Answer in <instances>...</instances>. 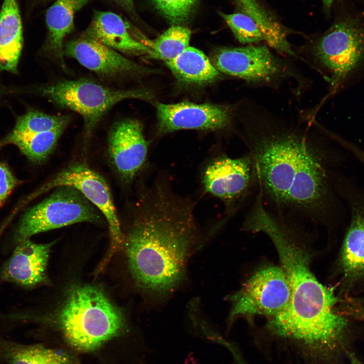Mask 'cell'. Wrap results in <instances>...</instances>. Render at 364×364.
Returning <instances> with one entry per match:
<instances>
[{"label":"cell","instance_id":"obj_1","mask_svg":"<svg viewBox=\"0 0 364 364\" xmlns=\"http://www.w3.org/2000/svg\"><path fill=\"white\" fill-rule=\"evenodd\" d=\"M244 142L268 209L322 224L339 214L333 150L310 133L264 124L247 125Z\"/></svg>","mask_w":364,"mask_h":364},{"label":"cell","instance_id":"obj_2","mask_svg":"<svg viewBox=\"0 0 364 364\" xmlns=\"http://www.w3.org/2000/svg\"><path fill=\"white\" fill-rule=\"evenodd\" d=\"M292 221L265 209L251 222L253 233L266 235L278 252L290 288L289 303L269 318L275 335L315 351L331 350L348 330L346 316L339 312L334 289L324 286L312 273L308 254L299 243Z\"/></svg>","mask_w":364,"mask_h":364},{"label":"cell","instance_id":"obj_3","mask_svg":"<svg viewBox=\"0 0 364 364\" xmlns=\"http://www.w3.org/2000/svg\"><path fill=\"white\" fill-rule=\"evenodd\" d=\"M125 242L135 284L150 295L178 287L197 237L194 207L163 186L150 190Z\"/></svg>","mask_w":364,"mask_h":364},{"label":"cell","instance_id":"obj_4","mask_svg":"<svg viewBox=\"0 0 364 364\" xmlns=\"http://www.w3.org/2000/svg\"><path fill=\"white\" fill-rule=\"evenodd\" d=\"M66 341L75 350L90 352L118 335L125 321L101 289L84 285L69 292L58 315Z\"/></svg>","mask_w":364,"mask_h":364},{"label":"cell","instance_id":"obj_5","mask_svg":"<svg viewBox=\"0 0 364 364\" xmlns=\"http://www.w3.org/2000/svg\"><path fill=\"white\" fill-rule=\"evenodd\" d=\"M41 93L56 105L82 116L85 143L100 120L117 103L128 99L150 101L153 98L147 89H113L82 79L53 83L43 87Z\"/></svg>","mask_w":364,"mask_h":364},{"label":"cell","instance_id":"obj_6","mask_svg":"<svg viewBox=\"0 0 364 364\" xmlns=\"http://www.w3.org/2000/svg\"><path fill=\"white\" fill-rule=\"evenodd\" d=\"M94 206L72 187L56 188L25 212L15 231L13 243L15 246L35 234L75 223H101L102 214Z\"/></svg>","mask_w":364,"mask_h":364},{"label":"cell","instance_id":"obj_7","mask_svg":"<svg viewBox=\"0 0 364 364\" xmlns=\"http://www.w3.org/2000/svg\"><path fill=\"white\" fill-rule=\"evenodd\" d=\"M291 292L282 267L268 266L253 274L231 298L230 319L240 315H264L268 318L288 306Z\"/></svg>","mask_w":364,"mask_h":364},{"label":"cell","instance_id":"obj_8","mask_svg":"<svg viewBox=\"0 0 364 364\" xmlns=\"http://www.w3.org/2000/svg\"><path fill=\"white\" fill-rule=\"evenodd\" d=\"M201 178L206 192L220 199L229 214L257 188L253 160L247 152L238 158H215L205 167Z\"/></svg>","mask_w":364,"mask_h":364},{"label":"cell","instance_id":"obj_9","mask_svg":"<svg viewBox=\"0 0 364 364\" xmlns=\"http://www.w3.org/2000/svg\"><path fill=\"white\" fill-rule=\"evenodd\" d=\"M314 55L335 82L343 80L364 59V28L354 19L336 23L316 43Z\"/></svg>","mask_w":364,"mask_h":364},{"label":"cell","instance_id":"obj_10","mask_svg":"<svg viewBox=\"0 0 364 364\" xmlns=\"http://www.w3.org/2000/svg\"><path fill=\"white\" fill-rule=\"evenodd\" d=\"M62 186H70L79 190L102 213L108 224L112 252L123 245V235L111 191L101 175L84 164H73L58 172L33 196Z\"/></svg>","mask_w":364,"mask_h":364},{"label":"cell","instance_id":"obj_11","mask_svg":"<svg viewBox=\"0 0 364 364\" xmlns=\"http://www.w3.org/2000/svg\"><path fill=\"white\" fill-rule=\"evenodd\" d=\"M335 187L348 203L350 212L338 264L345 288L352 289L364 283V192L340 176Z\"/></svg>","mask_w":364,"mask_h":364},{"label":"cell","instance_id":"obj_12","mask_svg":"<svg viewBox=\"0 0 364 364\" xmlns=\"http://www.w3.org/2000/svg\"><path fill=\"white\" fill-rule=\"evenodd\" d=\"M219 71L251 83H268L284 72L281 61L265 46L223 48L212 57Z\"/></svg>","mask_w":364,"mask_h":364},{"label":"cell","instance_id":"obj_13","mask_svg":"<svg viewBox=\"0 0 364 364\" xmlns=\"http://www.w3.org/2000/svg\"><path fill=\"white\" fill-rule=\"evenodd\" d=\"M231 115L227 107L211 104L184 101L157 106L158 129L162 134L181 129H222L230 125Z\"/></svg>","mask_w":364,"mask_h":364},{"label":"cell","instance_id":"obj_14","mask_svg":"<svg viewBox=\"0 0 364 364\" xmlns=\"http://www.w3.org/2000/svg\"><path fill=\"white\" fill-rule=\"evenodd\" d=\"M64 52L65 56L75 59L86 68L104 78L154 72L84 34L68 42Z\"/></svg>","mask_w":364,"mask_h":364},{"label":"cell","instance_id":"obj_15","mask_svg":"<svg viewBox=\"0 0 364 364\" xmlns=\"http://www.w3.org/2000/svg\"><path fill=\"white\" fill-rule=\"evenodd\" d=\"M108 155L114 169L126 182L131 181L145 165L148 143L143 126L136 120L116 122L108 137Z\"/></svg>","mask_w":364,"mask_h":364},{"label":"cell","instance_id":"obj_16","mask_svg":"<svg viewBox=\"0 0 364 364\" xmlns=\"http://www.w3.org/2000/svg\"><path fill=\"white\" fill-rule=\"evenodd\" d=\"M53 244H37L29 239L16 244L12 254L0 268V281L24 288L44 283Z\"/></svg>","mask_w":364,"mask_h":364},{"label":"cell","instance_id":"obj_17","mask_svg":"<svg viewBox=\"0 0 364 364\" xmlns=\"http://www.w3.org/2000/svg\"><path fill=\"white\" fill-rule=\"evenodd\" d=\"M129 24L119 15L112 12H98L84 35L111 48L125 54L140 55L152 54L151 49L136 39Z\"/></svg>","mask_w":364,"mask_h":364},{"label":"cell","instance_id":"obj_18","mask_svg":"<svg viewBox=\"0 0 364 364\" xmlns=\"http://www.w3.org/2000/svg\"><path fill=\"white\" fill-rule=\"evenodd\" d=\"M23 45L18 0H3L0 10V70L15 72Z\"/></svg>","mask_w":364,"mask_h":364},{"label":"cell","instance_id":"obj_19","mask_svg":"<svg viewBox=\"0 0 364 364\" xmlns=\"http://www.w3.org/2000/svg\"><path fill=\"white\" fill-rule=\"evenodd\" d=\"M0 364H80L69 352L28 344L0 335Z\"/></svg>","mask_w":364,"mask_h":364},{"label":"cell","instance_id":"obj_20","mask_svg":"<svg viewBox=\"0 0 364 364\" xmlns=\"http://www.w3.org/2000/svg\"><path fill=\"white\" fill-rule=\"evenodd\" d=\"M89 0H56L46 15L48 30L47 49L64 67V40L74 27L75 13Z\"/></svg>","mask_w":364,"mask_h":364},{"label":"cell","instance_id":"obj_21","mask_svg":"<svg viewBox=\"0 0 364 364\" xmlns=\"http://www.w3.org/2000/svg\"><path fill=\"white\" fill-rule=\"evenodd\" d=\"M165 63L175 77L185 83L206 84L219 75V72L201 51L190 46Z\"/></svg>","mask_w":364,"mask_h":364},{"label":"cell","instance_id":"obj_22","mask_svg":"<svg viewBox=\"0 0 364 364\" xmlns=\"http://www.w3.org/2000/svg\"><path fill=\"white\" fill-rule=\"evenodd\" d=\"M235 2L240 12L255 22L262 32L264 41L270 47L286 55H295L288 40L286 29L257 0H235Z\"/></svg>","mask_w":364,"mask_h":364},{"label":"cell","instance_id":"obj_23","mask_svg":"<svg viewBox=\"0 0 364 364\" xmlns=\"http://www.w3.org/2000/svg\"><path fill=\"white\" fill-rule=\"evenodd\" d=\"M65 129L61 128L35 133L12 131L0 143V147L12 144L17 146L30 160L44 161L55 149Z\"/></svg>","mask_w":364,"mask_h":364},{"label":"cell","instance_id":"obj_24","mask_svg":"<svg viewBox=\"0 0 364 364\" xmlns=\"http://www.w3.org/2000/svg\"><path fill=\"white\" fill-rule=\"evenodd\" d=\"M191 34L188 28L171 26L152 43L151 56L165 62L172 60L189 47Z\"/></svg>","mask_w":364,"mask_h":364},{"label":"cell","instance_id":"obj_25","mask_svg":"<svg viewBox=\"0 0 364 364\" xmlns=\"http://www.w3.org/2000/svg\"><path fill=\"white\" fill-rule=\"evenodd\" d=\"M69 121V117L67 116L51 115L37 111H29L18 118L12 131L35 133L65 129Z\"/></svg>","mask_w":364,"mask_h":364},{"label":"cell","instance_id":"obj_26","mask_svg":"<svg viewBox=\"0 0 364 364\" xmlns=\"http://www.w3.org/2000/svg\"><path fill=\"white\" fill-rule=\"evenodd\" d=\"M219 14L241 43L251 44L264 41L261 30L247 15L240 12L232 14L220 12Z\"/></svg>","mask_w":364,"mask_h":364},{"label":"cell","instance_id":"obj_27","mask_svg":"<svg viewBox=\"0 0 364 364\" xmlns=\"http://www.w3.org/2000/svg\"><path fill=\"white\" fill-rule=\"evenodd\" d=\"M161 14L171 23L187 21L193 14L198 0H152Z\"/></svg>","mask_w":364,"mask_h":364},{"label":"cell","instance_id":"obj_28","mask_svg":"<svg viewBox=\"0 0 364 364\" xmlns=\"http://www.w3.org/2000/svg\"><path fill=\"white\" fill-rule=\"evenodd\" d=\"M18 183V180L9 167L0 162V207Z\"/></svg>","mask_w":364,"mask_h":364},{"label":"cell","instance_id":"obj_29","mask_svg":"<svg viewBox=\"0 0 364 364\" xmlns=\"http://www.w3.org/2000/svg\"><path fill=\"white\" fill-rule=\"evenodd\" d=\"M125 10L132 12L134 9L133 0H113Z\"/></svg>","mask_w":364,"mask_h":364},{"label":"cell","instance_id":"obj_30","mask_svg":"<svg viewBox=\"0 0 364 364\" xmlns=\"http://www.w3.org/2000/svg\"><path fill=\"white\" fill-rule=\"evenodd\" d=\"M350 364H364L360 360H359L356 357L352 354L349 355Z\"/></svg>","mask_w":364,"mask_h":364},{"label":"cell","instance_id":"obj_31","mask_svg":"<svg viewBox=\"0 0 364 364\" xmlns=\"http://www.w3.org/2000/svg\"><path fill=\"white\" fill-rule=\"evenodd\" d=\"M335 0H323V3L325 8L327 10H329Z\"/></svg>","mask_w":364,"mask_h":364},{"label":"cell","instance_id":"obj_32","mask_svg":"<svg viewBox=\"0 0 364 364\" xmlns=\"http://www.w3.org/2000/svg\"><path fill=\"white\" fill-rule=\"evenodd\" d=\"M237 360H238L239 364H244V363L241 361V359H240V358H238Z\"/></svg>","mask_w":364,"mask_h":364},{"label":"cell","instance_id":"obj_33","mask_svg":"<svg viewBox=\"0 0 364 364\" xmlns=\"http://www.w3.org/2000/svg\"><path fill=\"white\" fill-rule=\"evenodd\" d=\"M257 195H260L258 194V195H256V196H257ZM262 201H263V200H262Z\"/></svg>","mask_w":364,"mask_h":364}]
</instances>
